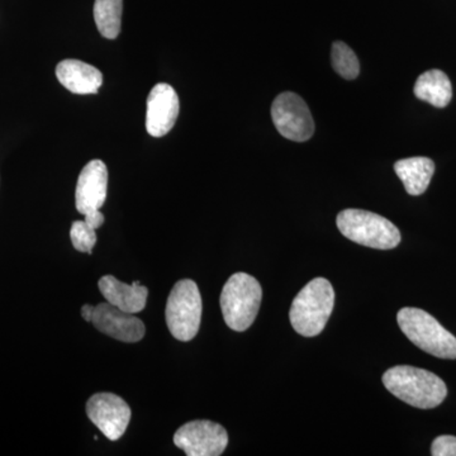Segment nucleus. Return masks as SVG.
Masks as SVG:
<instances>
[{
	"instance_id": "3",
	"label": "nucleus",
	"mask_w": 456,
	"mask_h": 456,
	"mask_svg": "<svg viewBox=\"0 0 456 456\" xmlns=\"http://www.w3.org/2000/svg\"><path fill=\"white\" fill-rule=\"evenodd\" d=\"M263 289L259 281L246 273H236L228 279L221 293L224 322L231 330L244 332L259 314Z\"/></svg>"
},
{
	"instance_id": "22",
	"label": "nucleus",
	"mask_w": 456,
	"mask_h": 456,
	"mask_svg": "<svg viewBox=\"0 0 456 456\" xmlns=\"http://www.w3.org/2000/svg\"><path fill=\"white\" fill-rule=\"evenodd\" d=\"M93 314H94V307L90 305H84L82 307V317L86 322H92Z\"/></svg>"
},
{
	"instance_id": "2",
	"label": "nucleus",
	"mask_w": 456,
	"mask_h": 456,
	"mask_svg": "<svg viewBox=\"0 0 456 456\" xmlns=\"http://www.w3.org/2000/svg\"><path fill=\"white\" fill-rule=\"evenodd\" d=\"M335 305V290L325 278H316L297 294L290 307L293 329L305 338H314L325 330Z\"/></svg>"
},
{
	"instance_id": "15",
	"label": "nucleus",
	"mask_w": 456,
	"mask_h": 456,
	"mask_svg": "<svg viewBox=\"0 0 456 456\" xmlns=\"http://www.w3.org/2000/svg\"><path fill=\"white\" fill-rule=\"evenodd\" d=\"M395 171L410 196H421L430 185L435 173V163L431 159L417 156L397 161Z\"/></svg>"
},
{
	"instance_id": "10",
	"label": "nucleus",
	"mask_w": 456,
	"mask_h": 456,
	"mask_svg": "<svg viewBox=\"0 0 456 456\" xmlns=\"http://www.w3.org/2000/svg\"><path fill=\"white\" fill-rule=\"evenodd\" d=\"M180 103L175 89L167 83L156 84L147 98L146 130L152 137L169 134L179 117Z\"/></svg>"
},
{
	"instance_id": "1",
	"label": "nucleus",
	"mask_w": 456,
	"mask_h": 456,
	"mask_svg": "<svg viewBox=\"0 0 456 456\" xmlns=\"http://www.w3.org/2000/svg\"><path fill=\"white\" fill-rule=\"evenodd\" d=\"M383 384L393 395L421 410L440 406L448 395L446 384L436 374L408 365L388 369Z\"/></svg>"
},
{
	"instance_id": "12",
	"label": "nucleus",
	"mask_w": 456,
	"mask_h": 456,
	"mask_svg": "<svg viewBox=\"0 0 456 456\" xmlns=\"http://www.w3.org/2000/svg\"><path fill=\"white\" fill-rule=\"evenodd\" d=\"M108 170L102 160H92L86 165L77 179L75 203L77 212L86 215L101 209L107 200Z\"/></svg>"
},
{
	"instance_id": "6",
	"label": "nucleus",
	"mask_w": 456,
	"mask_h": 456,
	"mask_svg": "<svg viewBox=\"0 0 456 456\" xmlns=\"http://www.w3.org/2000/svg\"><path fill=\"white\" fill-rule=\"evenodd\" d=\"M202 311V297L196 281H179L171 289L165 311L170 334L179 341L193 340L200 331Z\"/></svg>"
},
{
	"instance_id": "4",
	"label": "nucleus",
	"mask_w": 456,
	"mask_h": 456,
	"mask_svg": "<svg viewBox=\"0 0 456 456\" xmlns=\"http://www.w3.org/2000/svg\"><path fill=\"white\" fill-rule=\"evenodd\" d=\"M402 332L425 353L439 359H456V338L436 318L419 308H402L397 314Z\"/></svg>"
},
{
	"instance_id": "18",
	"label": "nucleus",
	"mask_w": 456,
	"mask_h": 456,
	"mask_svg": "<svg viewBox=\"0 0 456 456\" xmlns=\"http://www.w3.org/2000/svg\"><path fill=\"white\" fill-rule=\"evenodd\" d=\"M332 68L336 73L346 80H354L359 77L360 64L358 56L344 42H334L331 50Z\"/></svg>"
},
{
	"instance_id": "7",
	"label": "nucleus",
	"mask_w": 456,
	"mask_h": 456,
	"mask_svg": "<svg viewBox=\"0 0 456 456\" xmlns=\"http://www.w3.org/2000/svg\"><path fill=\"white\" fill-rule=\"evenodd\" d=\"M272 118L279 134L294 142H305L314 134V121L307 103L298 94L284 92L272 104Z\"/></svg>"
},
{
	"instance_id": "9",
	"label": "nucleus",
	"mask_w": 456,
	"mask_h": 456,
	"mask_svg": "<svg viewBox=\"0 0 456 456\" xmlns=\"http://www.w3.org/2000/svg\"><path fill=\"white\" fill-rule=\"evenodd\" d=\"M86 415L108 440L121 439L131 421V408L113 393H97L86 403Z\"/></svg>"
},
{
	"instance_id": "16",
	"label": "nucleus",
	"mask_w": 456,
	"mask_h": 456,
	"mask_svg": "<svg viewBox=\"0 0 456 456\" xmlns=\"http://www.w3.org/2000/svg\"><path fill=\"white\" fill-rule=\"evenodd\" d=\"M415 95L419 101L436 108H445L452 98V86L448 75L441 70L426 71L417 79Z\"/></svg>"
},
{
	"instance_id": "20",
	"label": "nucleus",
	"mask_w": 456,
	"mask_h": 456,
	"mask_svg": "<svg viewBox=\"0 0 456 456\" xmlns=\"http://www.w3.org/2000/svg\"><path fill=\"white\" fill-rule=\"evenodd\" d=\"M431 455L456 456V437L450 435L436 437L432 443Z\"/></svg>"
},
{
	"instance_id": "5",
	"label": "nucleus",
	"mask_w": 456,
	"mask_h": 456,
	"mask_svg": "<svg viewBox=\"0 0 456 456\" xmlns=\"http://www.w3.org/2000/svg\"><path fill=\"white\" fill-rule=\"evenodd\" d=\"M336 224L346 239L367 248L391 250L401 242L398 228L377 213L362 209H345L338 213Z\"/></svg>"
},
{
	"instance_id": "11",
	"label": "nucleus",
	"mask_w": 456,
	"mask_h": 456,
	"mask_svg": "<svg viewBox=\"0 0 456 456\" xmlns=\"http://www.w3.org/2000/svg\"><path fill=\"white\" fill-rule=\"evenodd\" d=\"M92 323L102 334L130 344L142 340L146 332L145 325L139 317L119 310L108 302L94 307Z\"/></svg>"
},
{
	"instance_id": "17",
	"label": "nucleus",
	"mask_w": 456,
	"mask_h": 456,
	"mask_svg": "<svg viewBox=\"0 0 456 456\" xmlns=\"http://www.w3.org/2000/svg\"><path fill=\"white\" fill-rule=\"evenodd\" d=\"M122 9V0H95V25L108 40H114L121 32Z\"/></svg>"
},
{
	"instance_id": "8",
	"label": "nucleus",
	"mask_w": 456,
	"mask_h": 456,
	"mask_svg": "<svg viewBox=\"0 0 456 456\" xmlns=\"http://www.w3.org/2000/svg\"><path fill=\"white\" fill-rule=\"evenodd\" d=\"M174 444L188 456H220L228 445L227 431L220 424L198 419L183 425Z\"/></svg>"
},
{
	"instance_id": "13",
	"label": "nucleus",
	"mask_w": 456,
	"mask_h": 456,
	"mask_svg": "<svg viewBox=\"0 0 456 456\" xmlns=\"http://www.w3.org/2000/svg\"><path fill=\"white\" fill-rule=\"evenodd\" d=\"M98 287L107 302L119 310L134 314L146 307L149 289L141 285L139 281L130 285L122 283L113 275H106L99 279Z\"/></svg>"
},
{
	"instance_id": "19",
	"label": "nucleus",
	"mask_w": 456,
	"mask_h": 456,
	"mask_svg": "<svg viewBox=\"0 0 456 456\" xmlns=\"http://www.w3.org/2000/svg\"><path fill=\"white\" fill-rule=\"evenodd\" d=\"M70 239L75 250L80 253L92 254L93 248L97 244V233L86 221H75L70 230Z\"/></svg>"
},
{
	"instance_id": "14",
	"label": "nucleus",
	"mask_w": 456,
	"mask_h": 456,
	"mask_svg": "<svg viewBox=\"0 0 456 456\" xmlns=\"http://www.w3.org/2000/svg\"><path fill=\"white\" fill-rule=\"evenodd\" d=\"M60 84L75 94H95L103 84L97 68L79 60H64L56 68Z\"/></svg>"
},
{
	"instance_id": "21",
	"label": "nucleus",
	"mask_w": 456,
	"mask_h": 456,
	"mask_svg": "<svg viewBox=\"0 0 456 456\" xmlns=\"http://www.w3.org/2000/svg\"><path fill=\"white\" fill-rule=\"evenodd\" d=\"M84 216H86L84 221H86L90 227L94 228V230H98V228L104 224V216L103 213L101 212V209L90 211L89 213H86V215Z\"/></svg>"
}]
</instances>
